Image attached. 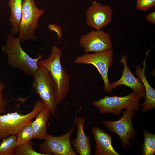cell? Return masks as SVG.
I'll return each mask as SVG.
<instances>
[{
    "instance_id": "cell-1",
    "label": "cell",
    "mask_w": 155,
    "mask_h": 155,
    "mask_svg": "<svg viewBox=\"0 0 155 155\" xmlns=\"http://www.w3.org/2000/svg\"><path fill=\"white\" fill-rule=\"evenodd\" d=\"M2 51L7 54L8 65L33 78L38 69V61L43 59V56L39 54L36 58L30 57L23 49L21 41L11 33L8 34Z\"/></svg>"
},
{
    "instance_id": "cell-2",
    "label": "cell",
    "mask_w": 155,
    "mask_h": 155,
    "mask_svg": "<svg viewBox=\"0 0 155 155\" xmlns=\"http://www.w3.org/2000/svg\"><path fill=\"white\" fill-rule=\"evenodd\" d=\"M61 53L60 48L54 46L49 57L39 61L38 63V65L44 67L49 71L56 84L58 104L67 97L69 90V77L61 63Z\"/></svg>"
},
{
    "instance_id": "cell-3",
    "label": "cell",
    "mask_w": 155,
    "mask_h": 155,
    "mask_svg": "<svg viewBox=\"0 0 155 155\" xmlns=\"http://www.w3.org/2000/svg\"><path fill=\"white\" fill-rule=\"evenodd\" d=\"M38 66L39 68L33 77V89L50 113L54 115L58 104L57 88L49 71L44 67Z\"/></svg>"
},
{
    "instance_id": "cell-4",
    "label": "cell",
    "mask_w": 155,
    "mask_h": 155,
    "mask_svg": "<svg viewBox=\"0 0 155 155\" xmlns=\"http://www.w3.org/2000/svg\"><path fill=\"white\" fill-rule=\"evenodd\" d=\"M141 98L137 92L133 91L124 96L105 95L103 98L93 101L92 104L98 109L101 114L110 113L120 115L124 109L135 111L139 110Z\"/></svg>"
},
{
    "instance_id": "cell-5",
    "label": "cell",
    "mask_w": 155,
    "mask_h": 155,
    "mask_svg": "<svg viewBox=\"0 0 155 155\" xmlns=\"http://www.w3.org/2000/svg\"><path fill=\"white\" fill-rule=\"evenodd\" d=\"M45 106L41 100H38L35 103L32 110L26 115L17 112L3 115L0 114V139L11 135H17Z\"/></svg>"
},
{
    "instance_id": "cell-6",
    "label": "cell",
    "mask_w": 155,
    "mask_h": 155,
    "mask_svg": "<svg viewBox=\"0 0 155 155\" xmlns=\"http://www.w3.org/2000/svg\"><path fill=\"white\" fill-rule=\"evenodd\" d=\"M45 13L44 10L38 8L34 0H22V15L19 26L18 38L22 42L37 38L34 34L39 27L38 21Z\"/></svg>"
},
{
    "instance_id": "cell-7",
    "label": "cell",
    "mask_w": 155,
    "mask_h": 155,
    "mask_svg": "<svg viewBox=\"0 0 155 155\" xmlns=\"http://www.w3.org/2000/svg\"><path fill=\"white\" fill-rule=\"evenodd\" d=\"M113 52L111 49L91 54L87 53L76 57L74 61L77 64H92L98 71L103 80L104 86L103 90L107 92H111L108 78V71L113 61Z\"/></svg>"
},
{
    "instance_id": "cell-8",
    "label": "cell",
    "mask_w": 155,
    "mask_h": 155,
    "mask_svg": "<svg viewBox=\"0 0 155 155\" xmlns=\"http://www.w3.org/2000/svg\"><path fill=\"white\" fill-rule=\"evenodd\" d=\"M81 109L80 106L75 116L73 125L69 131L64 135L55 137L48 134L44 141L38 144L40 152L46 155H77L71 145L70 137L76 123L78 114Z\"/></svg>"
},
{
    "instance_id": "cell-9",
    "label": "cell",
    "mask_w": 155,
    "mask_h": 155,
    "mask_svg": "<svg viewBox=\"0 0 155 155\" xmlns=\"http://www.w3.org/2000/svg\"><path fill=\"white\" fill-rule=\"evenodd\" d=\"M136 111L126 110L118 120L115 121L102 120L105 127L113 133L117 134L120 138L121 147L125 149L131 146L130 139H134L136 133L133 127L132 118Z\"/></svg>"
},
{
    "instance_id": "cell-10",
    "label": "cell",
    "mask_w": 155,
    "mask_h": 155,
    "mask_svg": "<svg viewBox=\"0 0 155 155\" xmlns=\"http://www.w3.org/2000/svg\"><path fill=\"white\" fill-rule=\"evenodd\" d=\"M79 42L80 46L86 53L103 51L111 49L112 47L109 34L101 30H91L82 35Z\"/></svg>"
},
{
    "instance_id": "cell-11",
    "label": "cell",
    "mask_w": 155,
    "mask_h": 155,
    "mask_svg": "<svg viewBox=\"0 0 155 155\" xmlns=\"http://www.w3.org/2000/svg\"><path fill=\"white\" fill-rule=\"evenodd\" d=\"M113 12L108 5H103L93 1L86 12L87 25L96 30H100L106 26L112 19Z\"/></svg>"
},
{
    "instance_id": "cell-12",
    "label": "cell",
    "mask_w": 155,
    "mask_h": 155,
    "mask_svg": "<svg viewBox=\"0 0 155 155\" xmlns=\"http://www.w3.org/2000/svg\"><path fill=\"white\" fill-rule=\"evenodd\" d=\"M127 56L123 55L121 58L120 62L123 65L122 76L118 80L110 84L112 90L117 86L124 85L132 89L133 91L137 92L141 98L146 96V91L144 85L140 79L135 77L132 73L128 67L126 61Z\"/></svg>"
},
{
    "instance_id": "cell-13",
    "label": "cell",
    "mask_w": 155,
    "mask_h": 155,
    "mask_svg": "<svg viewBox=\"0 0 155 155\" xmlns=\"http://www.w3.org/2000/svg\"><path fill=\"white\" fill-rule=\"evenodd\" d=\"M92 133L95 142V155H120L113 148L112 137L98 127L92 128Z\"/></svg>"
},
{
    "instance_id": "cell-14",
    "label": "cell",
    "mask_w": 155,
    "mask_h": 155,
    "mask_svg": "<svg viewBox=\"0 0 155 155\" xmlns=\"http://www.w3.org/2000/svg\"><path fill=\"white\" fill-rule=\"evenodd\" d=\"M149 50L143 63V67L137 65L135 66V73L142 82L145 89L146 96L144 102L141 104V110L143 112L155 108V90L149 84L145 75L146 63Z\"/></svg>"
},
{
    "instance_id": "cell-15",
    "label": "cell",
    "mask_w": 155,
    "mask_h": 155,
    "mask_svg": "<svg viewBox=\"0 0 155 155\" xmlns=\"http://www.w3.org/2000/svg\"><path fill=\"white\" fill-rule=\"evenodd\" d=\"M85 119L84 117H78L77 127V134L76 138L72 140L71 144L75 149V151L80 155H90L92 154V145L90 135H86L84 131L83 126Z\"/></svg>"
},
{
    "instance_id": "cell-16",
    "label": "cell",
    "mask_w": 155,
    "mask_h": 155,
    "mask_svg": "<svg viewBox=\"0 0 155 155\" xmlns=\"http://www.w3.org/2000/svg\"><path fill=\"white\" fill-rule=\"evenodd\" d=\"M50 112L45 106L37 115L36 119L32 122L34 138L44 140L47 134L46 124Z\"/></svg>"
},
{
    "instance_id": "cell-17",
    "label": "cell",
    "mask_w": 155,
    "mask_h": 155,
    "mask_svg": "<svg viewBox=\"0 0 155 155\" xmlns=\"http://www.w3.org/2000/svg\"><path fill=\"white\" fill-rule=\"evenodd\" d=\"M22 0H9L8 5L10 9L11 16L9 20L12 27L11 33H19V26L22 15Z\"/></svg>"
},
{
    "instance_id": "cell-18",
    "label": "cell",
    "mask_w": 155,
    "mask_h": 155,
    "mask_svg": "<svg viewBox=\"0 0 155 155\" xmlns=\"http://www.w3.org/2000/svg\"><path fill=\"white\" fill-rule=\"evenodd\" d=\"M16 135L3 139L0 143V155H13L16 147Z\"/></svg>"
},
{
    "instance_id": "cell-19",
    "label": "cell",
    "mask_w": 155,
    "mask_h": 155,
    "mask_svg": "<svg viewBox=\"0 0 155 155\" xmlns=\"http://www.w3.org/2000/svg\"><path fill=\"white\" fill-rule=\"evenodd\" d=\"M144 140L142 145V152L144 155H153L155 154V135L146 131H143Z\"/></svg>"
},
{
    "instance_id": "cell-20",
    "label": "cell",
    "mask_w": 155,
    "mask_h": 155,
    "mask_svg": "<svg viewBox=\"0 0 155 155\" xmlns=\"http://www.w3.org/2000/svg\"><path fill=\"white\" fill-rule=\"evenodd\" d=\"M31 121L25 125L16 135L17 146L28 143L34 138Z\"/></svg>"
},
{
    "instance_id": "cell-21",
    "label": "cell",
    "mask_w": 155,
    "mask_h": 155,
    "mask_svg": "<svg viewBox=\"0 0 155 155\" xmlns=\"http://www.w3.org/2000/svg\"><path fill=\"white\" fill-rule=\"evenodd\" d=\"M34 144L31 141L28 143L17 146L13 155H46L35 151L33 147Z\"/></svg>"
},
{
    "instance_id": "cell-22",
    "label": "cell",
    "mask_w": 155,
    "mask_h": 155,
    "mask_svg": "<svg viewBox=\"0 0 155 155\" xmlns=\"http://www.w3.org/2000/svg\"><path fill=\"white\" fill-rule=\"evenodd\" d=\"M155 6V0H139L137 1V8L141 11H148Z\"/></svg>"
},
{
    "instance_id": "cell-23",
    "label": "cell",
    "mask_w": 155,
    "mask_h": 155,
    "mask_svg": "<svg viewBox=\"0 0 155 155\" xmlns=\"http://www.w3.org/2000/svg\"><path fill=\"white\" fill-rule=\"evenodd\" d=\"M5 86L4 84L0 81V114L5 111V108L7 103V101L3 97L2 92Z\"/></svg>"
},
{
    "instance_id": "cell-24",
    "label": "cell",
    "mask_w": 155,
    "mask_h": 155,
    "mask_svg": "<svg viewBox=\"0 0 155 155\" xmlns=\"http://www.w3.org/2000/svg\"><path fill=\"white\" fill-rule=\"evenodd\" d=\"M48 28L49 30L56 33L58 39H60L61 38L62 34L61 29L60 26L54 24H50L48 25Z\"/></svg>"
},
{
    "instance_id": "cell-25",
    "label": "cell",
    "mask_w": 155,
    "mask_h": 155,
    "mask_svg": "<svg viewBox=\"0 0 155 155\" xmlns=\"http://www.w3.org/2000/svg\"><path fill=\"white\" fill-rule=\"evenodd\" d=\"M145 18L149 22L153 24H155V11L150 13L147 15Z\"/></svg>"
},
{
    "instance_id": "cell-26",
    "label": "cell",
    "mask_w": 155,
    "mask_h": 155,
    "mask_svg": "<svg viewBox=\"0 0 155 155\" xmlns=\"http://www.w3.org/2000/svg\"><path fill=\"white\" fill-rule=\"evenodd\" d=\"M1 139H0V143L1 142Z\"/></svg>"
},
{
    "instance_id": "cell-27",
    "label": "cell",
    "mask_w": 155,
    "mask_h": 155,
    "mask_svg": "<svg viewBox=\"0 0 155 155\" xmlns=\"http://www.w3.org/2000/svg\"><path fill=\"white\" fill-rule=\"evenodd\" d=\"M139 0H137V1H138Z\"/></svg>"
}]
</instances>
